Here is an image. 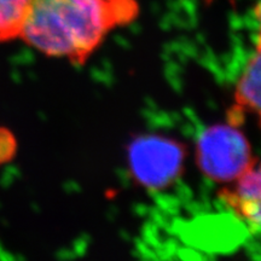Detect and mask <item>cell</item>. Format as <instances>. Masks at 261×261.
Instances as JSON below:
<instances>
[{"label":"cell","instance_id":"obj_6","mask_svg":"<svg viewBox=\"0 0 261 261\" xmlns=\"http://www.w3.org/2000/svg\"><path fill=\"white\" fill-rule=\"evenodd\" d=\"M32 0H0V44L19 39Z\"/></svg>","mask_w":261,"mask_h":261},{"label":"cell","instance_id":"obj_2","mask_svg":"<svg viewBox=\"0 0 261 261\" xmlns=\"http://www.w3.org/2000/svg\"><path fill=\"white\" fill-rule=\"evenodd\" d=\"M257 160L246 135L228 122L205 127L196 142L198 168L218 184L234 180Z\"/></svg>","mask_w":261,"mask_h":261},{"label":"cell","instance_id":"obj_7","mask_svg":"<svg viewBox=\"0 0 261 261\" xmlns=\"http://www.w3.org/2000/svg\"><path fill=\"white\" fill-rule=\"evenodd\" d=\"M17 149L15 137L9 129L0 127V165L9 162L14 158Z\"/></svg>","mask_w":261,"mask_h":261},{"label":"cell","instance_id":"obj_8","mask_svg":"<svg viewBox=\"0 0 261 261\" xmlns=\"http://www.w3.org/2000/svg\"><path fill=\"white\" fill-rule=\"evenodd\" d=\"M202 2L207 3V4H212V3H213V2H215V0H202ZM228 2H230V3H233V2H234V0H228Z\"/></svg>","mask_w":261,"mask_h":261},{"label":"cell","instance_id":"obj_4","mask_svg":"<svg viewBox=\"0 0 261 261\" xmlns=\"http://www.w3.org/2000/svg\"><path fill=\"white\" fill-rule=\"evenodd\" d=\"M261 174L259 160L246 172L219 190L218 196L232 213L250 227L252 232L260 230L261 220Z\"/></svg>","mask_w":261,"mask_h":261},{"label":"cell","instance_id":"obj_1","mask_svg":"<svg viewBox=\"0 0 261 261\" xmlns=\"http://www.w3.org/2000/svg\"><path fill=\"white\" fill-rule=\"evenodd\" d=\"M138 0H32L22 39L45 56L84 65L113 31L138 18Z\"/></svg>","mask_w":261,"mask_h":261},{"label":"cell","instance_id":"obj_3","mask_svg":"<svg viewBox=\"0 0 261 261\" xmlns=\"http://www.w3.org/2000/svg\"><path fill=\"white\" fill-rule=\"evenodd\" d=\"M187 155V146L171 137L138 136L127 148L130 177L146 190H165L181 177Z\"/></svg>","mask_w":261,"mask_h":261},{"label":"cell","instance_id":"obj_5","mask_svg":"<svg viewBox=\"0 0 261 261\" xmlns=\"http://www.w3.org/2000/svg\"><path fill=\"white\" fill-rule=\"evenodd\" d=\"M260 44L256 41L255 51L244 65L234 89L233 109L244 115L253 114L260 119Z\"/></svg>","mask_w":261,"mask_h":261}]
</instances>
